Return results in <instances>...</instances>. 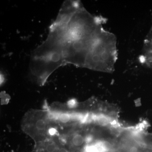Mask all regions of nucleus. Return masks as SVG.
<instances>
[{
    "label": "nucleus",
    "instance_id": "nucleus-2",
    "mask_svg": "<svg viewBox=\"0 0 152 152\" xmlns=\"http://www.w3.org/2000/svg\"><path fill=\"white\" fill-rule=\"evenodd\" d=\"M34 152H69L60 141L58 135L50 137L35 144Z\"/></svg>",
    "mask_w": 152,
    "mask_h": 152
},
{
    "label": "nucleus",
    "instance_id": "nucleus-1",
    "mask_svg": "<svg viewBox=\"0 0 152 152\" xmlns=\"http://www.w3.org/2000/svg\"><path fill=\"white\" fill-rule=\"evenodd\" d=\"M57 124L53 120L48 110H32L23 118V131L33 139L35 144L50 137V130Z\"/></svg>",
    "mask_w": 152,
    "mask_h": 152
}]
</instances>
